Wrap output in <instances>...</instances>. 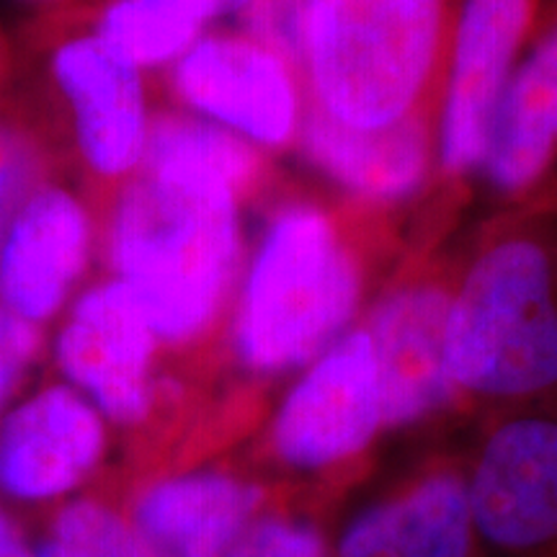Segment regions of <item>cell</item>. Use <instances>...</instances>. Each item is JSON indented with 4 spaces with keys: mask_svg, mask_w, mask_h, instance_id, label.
<instances>
[{
    "mask_svg": "<svg viewBox=\"0 0 557 557\" xmlns=\"http://www.w3.org/2000/svg\"><path fill=\"white\" fill-rule=\"evenodd\" d=\"M26 3L37 5L39 11H50V9H65V5H75L81 0H26Z\"/></svg>",
    "mask_w": 557,
    "mask_h": 557,
    "instance_id": "4316f807",
    "label": "cell"
},
{
    "mask_svg": "<svg viewBox=\"0 0 557 557\" xmlns=\"http://www.w3.org/2000/svg\"><path fill=\"white\" fill-rule=\"evenodd\" d=\"M99 233L94 207L67 173L41 181L0 240V305L52 333L78 297Z\"/></svg>",
    "mask_w": 557,
    "mask_h": 557,
    "instance_id": "8fae6325",
    "label": "cell"
},
{
    "mask_svg": "<svg viewBox=\"0 0 557 557\" xmlns=\"http://www.w3.org/2000/svg\"><path fill=\"white\" fill-rule=\"evenodd\" d=\"M81 5L90 29L139 73L176 65L205 37L207 21L176 0H107Z\"/></svg>",
    "mask_w": 557,
    "mask_h": 557,
    "instance_id": "ffe728a7",
    "label": "cell"
},
{
    "mask_svg": "<svg viewBox=\"0 0 557 557\" xmlns=\"http://www.w3.org/2000/svg\"><path fill=\"white\" fill-rule=\"evenodd\" d=\"M24 524L34 557H137L114 470L88 491Z\"/></svg>",
    "mask_w": 557,
    "mask_h": 557,
    "instance_id": "44dd1931",
    "label": "cell"
},
{
    "mask_svg": "<svg viewBox=\"0 0 557 557\" xmlns=\"http://www.w3.org/2000/svg\"><path fill=\"white\" fill-rule=\"evenodd\" d=\"M109 421L47 364L0 416V498L29 521L107 475Z\"/></svg>",
    "mask_w": 557,
    "mask_h": 557,
    "instance_id": "ba28073f",
    "label": "cell"
},
{
    "mask_svg": "<svg viewBox=\"0 0 557 557\" xmlns=\"http://www.w3.org/2000/svg\"><path fill=\"white\" fill-rule=\"evenodd\" d=\"M176 3L186 5L194 13H199L205 21L220 18V16H233V13H243L253 0H176Z\"/></svg>",
    "mask_w": 557,
    "mask_h": 557,
    "instance_id": "484cf974",
    "label": "cell"
},
{
    "mask_svg": "<svg viewBox=\"0 0 557 557\" xmlns=\"http://www.w3.org/2000/svg\"><path fill=\"white\" fill-rule=\"evenodd\" d=\"M120 487L137 557H222L284 491L261 472L201 457L120 480Z\"/></svg>",
    "mask_w": 557,
    "mask_h": 557,
    "instance_id": "9c48e42d",
    "label": "cell"
},
{
    "mask_svg": "<svg viewBox=\"0 0 557 557\" xmlns=\"http://www.w3.org/2000/svg\"><path fill=\"white\" fill-rule=\"evenodd\" d=\"M58 171L60 158L21 73L16 32L0 26V240L26 197Z\"/></svg>",
    "mask_w": 557,
    "mask_h": 557,
    "instance_id": "ac0fdd59",
    "label": "cell"
},
{
    "mask_svg": "<svg viewBox=\"0 0 557 557\" xmlns=\"http://www.w3.org/2000/svg\"><path fill=\"white\" fill-rule=\"evenodd\" d=\"M171 86L189 114L250 145L276 148L297 124V88L287 60L250 37H201L171 65Z\"/></svg>",
    "mask_w": 557,
    "mask_h": 557,
    "instance_id": "7c38bea8",
    "label": "cell"
},
{
    "mask_svg": "<svg viewBox=\"0 0 557 557\" xmlns=\"http://www.w3.org/2000/svg\"><path fill=\"white\" fill-rule=\"evenodd\" d=\"M336 557H480L468 462L438 459L395 480L336 534Z\"/></svg>",
    "mask_w": 557,
    "mask_h": 557,
    "instance_id": "4fadbf2b",
    "label": "cell"
},
{
    "mask_svg": "<svg viewBox=\"0 0 557 557\" xmlns=\"http://www.w3.org/2000/svg\"><path fill=\"white\" fill-rule=\"evenodd\" d=\"M302 143L338 184L374 201L408 197L429 169V129L416 114L382 129H357L312 103Z\"/></svg>",
    "mask_w": 557,
    "mask_h": 557,
    "instance_id": "e0dca14e",
    "label": "cell"
},
{
    "mask_svg": "<svg viewBox=\"0 0 557 557\" xmlns=\"http://www.w3.org/2000/svg\"><path fill=\"white\" fill-rule=\"evenodd\" d=\"M238 194L214 181L139 169L101 220L109 276L148 318L163 351L205 344L240 267Z\"/></svg>",
    "mask_w": 557,
    "mask_h": 557,
    "instance_id": "6da1fadb",
    "label": "cell"
},
{
    "mask_svg": "<svg viewBox=\"0 0 557 557\" xmlns=\"http://www.w3.org/2000/svg\"><path fill=\"white\" fill-rule=\"evenodd\" d=\"M16 45L62 171L86 194L101 227L145 158L152 114L143 73L90 29L81 5L37 11L18 26Z\"/></svg>",
    "mask_w": 557,
    "mask_h": 557,
    "instance_id": "7a4b0ae2",
    "label": "cell"
},
{
    "mask_svg": "<svg viewBox=\"0 0 557 557\" xmlns=\"http://www.w3.org/2000/svg\"><path fill=\"white\" fill-rule=\"evenodd\" d=\"M480 557H557V410H519L468 462Z\"/></svg>",
    "mask_w": 557,
    "mask_h": 557,
    "instance_id": "30bf717a",
    "label": "cell"
},
{
    "mask_svg": "<svg viewBox=\"0 0 557 557\" xmlns=\"http://www.w3.org/2000/svg\"><path fill=\"white\" fill-rule=\"evenodd\" d=\"M139 169L186 173L246 194L259 176L253 145L194 114H152Z\"/></svg>",
    "mask_w": 557,
    "mask_h": 557,
    "instance_id": "d6986e66",
    "label": "cell"
},
{
    "mask_svg": "<svg viewBox=\"0 0 557 557\" xmlns=\"http://www.w3.org/2000/svg\"><path fill=\"white\" fill-rule=\"evenodd\" d=\"M382 431L380 369L364 329L325 348L278 403L263 457L276 485L336 511V496L354 478Z\"/></svg>",
    "mask_w": 557,
    "mask_h": 557,
    "instance_id": "8992f818",
    "label": "cell"
},
{
    "mask_svg": "<svg viewBox=\"0 0 557 557\" xmlns=\"http://www.w3.org/2000/svg\"><path fill=\"white\" fill-rule=\"evenodd\" d=\"M50 364V333L0 305V416L29 389Z\"/></svg>",
    "mask_w": 557,
    "mask_h": 557,
    "instance_id": "603a6c76",
    "label": "cell"
},
{
    "mask_svg": "<svg viewBox=\"0 0 557 557\" xmlns=\"http://www.w3.org/2000/svg\"><path fill=\"white\" fill-rule=\"evenodd\" d=\"M333 508L282 491L222 557H336Z\"/></svg>",
    "mask_w": 557,
    "mask_h": 557,
    "instance_id": "7402d4cb",
    "label": "cell"
},
{
    "mask_svg": "<svg viewBox=\"0 0 557 557\" xmlns=\"http://www.w3.org/2000/svg\"><path fill=\"white\" fill-rule=\"evenodd\" d=\"M361 276L329 214L292 205L250 263L233 320V351L256 374L315 361L359 308Z\"/></svg>",
    "mask_w": 557,
    "mask_h": 557,
    "instance_id": "277c9868",
    "label": "cell"
},
{
    "mask_svg": "<svg viewBox=\"0 0 557 557\" xmlns=\"http://www.w3.org/2000/svg\"><path fill=\"white\" fill-rule=\"evenodd\" d=\"M302 5L305 0H253L243 11L248 37L282 60L302 62Z\"/></svg>",
    "mask_w": 557,
    "mask_h": 557,
    "instance_id": "cb8c5ba5",
    "label": "cell"
},
{
    "mask_svg": "<svg viewBox=\"0 0 557 557\" xmlns=\"http://www.w3.org/2000/svg\"><path fill=\"white\" fill-rule=\"evenodd\" d=\"M0 557H34L29 529L3 498H0Z\"/></svg>",
    "mask_w": 557,
    "mask_h": 557,
    "instance_id": "d4e9b609",
    "label": "cell"
},
{
    "mask_svg": "<svg viewBox=\"0 0 557 557\" xmlns=\"http://www.w3.org/2000/svg\"><path fill=\"white\" fill-rule=\"evenodd\" d=\"M557 156V21L513 70L485 148V173L500 191H524Z\"/></svg>",
    "mask_w": 557,
    "mask_h": 557,
    "instance_id": "2e32d148",
    "label": "cell"
},
{
    "mask_svg": "<svg viewBox=\"0 0 557 557\" xmlns=\"http://www.w3.org/2000/svg\"><path fill=\"white\" fill-rule=\"evenodd\" d=\"M449 302L444 289L421 284L393 292L369 315L385 429L426 421L457 398L444 359Z\"/></svg>",
    "mask_w": 557,
    "mask_h": 557,
    "instance_id": "9a60e30c",
    "label": "cell"
},
{
    "mask_svg": "<svg viewBox=\"0 0 557 557\" xmlns=\"http://www.w3.org/2000/svg\"><path fill=\"white\" fill-rule=\"evenodd\" d=\"M534 18V0H465L442 120V165L483 163L493 116Z\"/></svg>",
    "mask_w": 557,
    "mask_h": 557,
    "instance_id": "5bb4252c",
    "label": "cell"
},
{
    "mask_svg": "<svg viewBox=\"0 0 557 557\" xmlns=\"http://www.w3.org/2000/svg\"><path fill=\"white\" fill-rule=\"evenodd\" d=\"M447 0H305L302 65L315 103L357 129L413 116L442 54Z\"/></svg>",
    "mask_w": 557,
    "mask_h": 557,
    "instance_id": "5b68a950",
    "label": "cell"
},
{
    "mask_svg": "<svg viewBox=\"0 0 557 557\" xmlns=\"http://www.w3.org/2000/svg\"><path fill=\"white\" fill-rule=\"evenodd\" d=\"M163 346L135 297L116 278L81 289L50 333V369L139 447L132 465L156 449L178 387L160 372Z\"/></svg>",
    "mask_w": 557,
    "mask_h": 557,
    "instance_id": "52a82bcc",
    "label": "cell"
},
{
    "mask_svg": "<svg viewBox=\"0 0 557 557\" xmlns=\"http://www.w3.org/2000/svg\"><path fill=\"white\" fill-rule=\"evenodd\" d=\"M457 395L519 410H557V235L519 233L472 263L444 336Z\"/></svg>",
    "mask_w": 557,
    "mask_h": 557,
    "instance_id": "3957f363",
    "label": "cell"
}]
</instances>
